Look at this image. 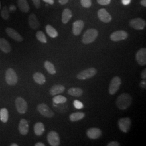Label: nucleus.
<instances>
[{
  "instance_id": "obj_1",
  "label": "nucleus",
  "mask_w": 146,
  "mask_h": 146,
  "mask_svg": "<svg viewBox=\"0 0 146 146\" xmlns=\"http://www.w3.org/2000/svg\"><path fill=\"white\" fill-rule=\"evenodd\" d=\"M132 103V98L128 93H123L120 95L116 99V104L120 110H127L130 107Z\"/></svg>"
},
{
  "instance_id": "obj_2",
  "label": "nucleus",
  "mask_w": 146,
  "mask_h": 146,
  "mask_svg": "<svg viewBox=\"0 0 146 146\" xmlns=\"http://www.w3.org/2000/svg\"><path fill=\"white\" fill-rule=\"evenodd\" d=\"M98 31L95 29H89L84 33L82 41L84 44H88L94 42L98 36Z\"/></svg>"
},
{
  "instance_id": "obj_3",
  "label": "nucleus",
  "mask_w": 146,
  "mask_h": 146,
  "mask_svg": "<svg viewBox=\"0 0 146 146\" xmlns=\"http://www.w3.org/2000/svg\"><path fill=\"white\" fill-rule=\"evenodd\" d=\"M5 78L6 82L10 86L15 85L18 81V77L16 73L12 68H9L7 70Z\"/></svg>"
},
{
  "instance_id": "obj_4",
  "label": "nucleus",
  "mask_w": 146,
  "mask_h": 146,
  "mask_svg": "<svg viewBox=\"0 0 146 146\" xmlns=\"http://www.w3.org/2000/svg\"><path fill=\"white\" fill-rule=\"evenodd\" d=\"M96 74L97 70L95 68H89L84 69L78 73L76 76V78L81 80H84L93 78Z\"/></svg>"
},
{
  "instance_id": "obj_5",
  "label": "nucleus",
  "mask_w": 146,
  "mask_h": 146,
  "mask_svg": "<svg viewBox=\"0 0 146 146\" xmlns=\"http://www.w3.org/2000/svg\"><path fill=\"white\" fill-rule=\"evenodd\" d=\"M17 111L21 114H25L28 110V104L26 101L21 97H17L15 101Z\"/></svg>"
},
{
  "instance_id": "obj_6",
  "label": "nucleus",
  "mask_w": 146,
  "mask_h": 146,
  "mask_svg": "<svg viewBox=\"0 0 146 146\" xmlns=\"http://www.w3.org/2000/svg\"><path fill=\"white\" fill-rule=\"evenodd\" d=\"M37 110L41 115L47 118H52L55 115L54 113L48 106L43 103L38 104L37 107Z\"/></svg>"
},
{
  "instance_id": "obj_7",
  "label": "nucleus",
  "mask_w": 146,
  "mask_h": 146,
  "mask_svg": "<svg viewBox=\"0 0 146 146\" xmlns=\"http://www.w3.org/2000/svg\"><path fill=\"white\" fill-rule=\"evenodd\" d=\"M122 84V80L119 76H115L110 81L109 93L110 95H114L117 93L120 88V86Z\"/></svg>"
},
{
  "instance_id": "obj_8",
  "label": "nucleus",
  "mask_w": 146,
  "mask_h": 146,
  "mask_svg": "<svg viewBox=\"0 0 146 146\" xmlns=\"http://www.w3.org/2000/svg\"><path fill=\"white\" fill-rule=\"evenodd\" d=\"M131 121L129 117L121 118L118 121V125L120 131L123 133H128L131 129Z\"/></svg>"
},
{
  "instance_id": "obj_9",
  "label": "nucleus",
  "mask_w": 146,
  "mask_h": 146,
  "mask_svg": "<svg viewBox=\"0 0 146 146\" xmlns=\"http://www.w3.org/2000/svg\"><path fill=\"white\" fill-rule=\"evenodd\" d=\"M47 140L50 146H58L60 145V136L55 131H51L48 133L47 135Z\"/></svg>"
},
{
  "instance_id": "obj_10",
  "label": "nucleus",
  "mask_w": 146,
  "mask_h": 146,
  "mask_svg": "<svg viewBox=\"0 0 146 146\" xmlns=\"http://www.w3.org/2000/svg\"><path fill=\"white\" fill-rule=\"evenodd\" d=\"M128 37V33L125 31H117L110 35V39L114 42L125 40Z\"/></svg>"
},
{
  "instance_id": "obj_11",
  "label": "nucleus",
  "mask_w": 146,
  "mask_h": 146,
  "mask_svg": "<svg viewBox=\"0 0 146 146\" xmlns=\"http://www.w3.org/2000/svg\"><path fill=\"white\" fill-rule=\"evenodd\" d=\"M129 26L136 30H143L146 27V22L142 19L138 17L131 20Z\"/></svg>"
},
{
  "instance_id": "obj_12",
  "label": "nucleus",
  "mask_w": 146,
  "mask_h": 146,
  "mask_svg": "<svg viewBox=\"0 0 146 146\" xmlns=\"http://www.w3.org/2000/svg\"><path fill=\"white\" fill-rule=\"evenodd\" d=\"M136 60L138 64L142 66L146 64V49L141 48L137 51L136 54Z\"/></svg>"
},
{
  "instance_id": "obj_13",
  "label": "nucleus",
  "mask_w": 146,
  "mask_h": 146,
  "mask_svg": "<svg viewBox=\"0 0 146 146\" xmlns=\"http://www.w3.org/2000/svg\"><path fill=\"white\" fill-rule=\"evenodd\" d=\"M98 16L100 20L104 23H109L112 19L110 13L104 8L99 10L98 12Z\"/></svg>"
},
{
  "instance_id": "obj_14",
  "label": "nucleus",
  "mask_w": 146,
  "mask_h": 146,
  "mask_svg": "<svg viewBox=\"0 0 146 146\" xmlns=\"http://www.w3.org/2000/svg\"><path fill=\"white\" fill-rule=\"evenodd\" d=\"M102 135V131L98 128H91L87 131V136L90 139L96 140Z\"/></svg>"
},
{
  "instance_id": "obj_15",
  "label": "nucleus",
  "mask_w": 146,
  "mask_h": 146,
  "mask_svg": "<svg viewBox=\"0 0 146 146\" xmlns=\"http://www.w3.org/2000/svg\"><path fill=\"white\" fill-rule=\"evenodd\" d=\"M5 32L7 34V35L12 39L18 42L23 41V37L17 31H16L13 28H7L5 29Z\"/></svg>"
},
{
  "instance_id": "obj_16",
  "label": "nucleus",
  "mask_w": 146,
  "mask_h": 146,
  "mask_svg": "<svg viewBox=\"0 0 146 146\" xmlns=\"http://www.w3.org/2000/svg\"><path fill=\"white\" fill-rule=\"evenodd\" d=\"M84 21L82 20H77L73 23V33L74 35H79L84 27Z\"/></svg>"
},
{
  "instance_id": "obj_17",
  "label": "nucleus",
  "mask_w": 146,
  "mask_h": 146,
  "mask_svg": "<svg viewBox=\"0 0 146 146\" xmlns=\"http://www.w3.org/2000/svg\"><path fill=\"white\" fill-rule=\"evenodd\" d=\"M19 130L22 135H26L29 131L28 122L26 119H22L19 125Z\"/></svg>"
},
{
  "instance_id": "obj_18",
  "label": "nucleus",
  "mask_w": 146,
  "mask_h": 146,
  "mask_svg": "<svg viewBox=\"0 0 146 146\" xmlns=\"http://www.w3.org/2000/svg\"><path fill=\"white\" fill-rule=\"evenodd\" d=\"M28 23L29 26L33 29H37L40 26V22L37 18L36 16L34 14H31L29 16Z\"/></svg>"
},
{
  "instance_id": "obj_19",
  "label": "nucleus",
  "mask_w": 146,
  "mask_h": 146,
  "mask_svg": "<svg viewBox=\"0 0 146 146\" xmlns=\"http://www.w3.org/2000/svg\"><path fill=\"white\" fill-rule=\"evenodd\" d=\"M0 50L5 53H9L11 50L9 43L3 38H0Z\"/></svg>"
},
{
  "instance_id": "obj_20",
  "label": "nucleus",
  "mask_w": 146,
  "mask_h": 146,
  "mask_svg": "<svg viewBox=\"0 0 146 146\" xmlns=\"http://www.w3.org/2000/svg\"><path fill=\"white\" fill-rule=\"evenodd\" d=\"M65 90V87L62 84H55L49 90V93L52 96L62 93Z\"/></svg>"
},
{
  "instance_id": "obj_21",
  "label": "nucleus",
  "mask_w": 146,
  "mask_h": 146,
  "mask_svg": "<svg viewBox=\"0 0 146 146\" xmlns=\"http://www.w3.org/2000/svg\"><path fill=\"white\" fill-rule=\"evenodd\" d=\"M33 79L36 84H39L40 85L44 84L46 81L44 75L40 72H36L34 74Z\"/></svg>"
},
{
  "instance_id": "obj_22",
  "label": "nucleus",
  "mask_w": 146,
  "mask_h": 146,
  "mask_svg": "<svg viewBox=\"0 0 146 146\" xmlns=\"http://www.w3.org/2000/svg\"><path fill=\"white\" fill-rule=\"evenodd\" d=\"M44 131V125L42 122H37L34 126V131L36 135H42Z\"/></svg>"
},
{
  "instance_id": "obj_23",
  "label": "nucleus",
  "mask_w": 146,
  "mask_h": 146,
  "mask_svg": "<svg viewBox=\"0 0 146 146\" xmlns=\"http://www.w3.org/2000/svg\"><path fill=\"white\" fill-rule=\"evenodd\" d=\"M17 5L22 12L28 13L29 11V5L27 0H18Z\"/></svg>"
},
{
  "instance_id": "obj_24",
  "label": "nucleus",
  "mask_w": 146,
  "mask_h": 146,
  "mask_svg": "<svg viewBox=\"0 0 146 146\" xmlns=\"http://www.w3.org/2000/svg\"><path fill=\"white\" fill-rule=\"evenodd\" d=\"M68 94L74 97H80L83 94V90L78 87H72L68 89Z\"/></svg>"
},
{
  "instance_id": "obj_25",
  "label": "nucleus",
  "mask_w": 146,
  "mask_h": 146,
  "mask_svg": "<svg viewBox=\"0 0 146 146\" xmlns=\"http://www.w3.org/2000/svg\"><path fill=\"white\" fill-rule=\"evenodd\" d=\"M85 117V114L83 112H75L69 116V120L72 122H76L82 120Z\"/></svg>"
},
{
  "instance_id": "obj_26",
  "label": "nucleus",
  "mask_w": 146,
  "mask_h": 146,
  "mask_svg": "<svg viewBox=\"0 0 146 146\" xmlns=\"http://www.w3.org/2000/svg\"><path fill=\"white\" fill-rule=\"evenodd\" d=\"M72 17V11L69 9L66 8L65 9L62 13V22L63 23L66 24L69 21Z\"/></svg>"
},
{
  "instance_id": "obj_27",
  "label": "nucleus",
  "mask_w": 146,
  "mask_h": 146,
  "mask_svg": "<svg viewBox=\"0 0 146 146\" xmlns=\"http://www.w3.org/2000/svg\"><path fill=\"white\" fill-rule=\"evenodd\" d=\"M44 68H46V69L47 70V72L50 74L54 75L56 73V68L55 67L54 65L53 64V63L51 62L48 61H45L44 63Z\"/></svg>"
},
{
  "instance_id": "obj_28",
  "label": "nucleus",
  "mask_w": 146,
  "mask_h": 146,
  "mask_svg": "<svg viewBox=\"0 0 146 146\" xmlns=\"http://www.w3.org/2000/svg\"><path fill=\"white\" fill-rule=\"evenodd\" d=\"M46 31L47 34L52 38H56L58 36V32L57 31L50 25H47L46 27Z\"/></svg>"
},
{
  "instance_id": "obj_29",
  "label": "nucleus",
  "mask_w": 146,
  "mask_h": 146,
  "mask_svg": "<svg viewBox=\"0 0 146 146\" xmlns=\"http://www.w3.org/2000/svg\"><path fill=\"white\" fill-rule=\"evenodd\" d=\"M9 118L8 111L5 108L0 110V120L3 123L7 122Z\"/></svg>"
},
{
  "instance_id": "obj_30",
  "label": "nucleus",
  "mask_w": 146,
  "mask_h": 146,
  "mask_svg": "<svg viewBox=\"0 0 146 146\" xmlns=\"http://www.w3.org/2000/svg\"><path fill=\"white\" fill-rule=\"evenodd\" d=\"M67 101V99L62 95H57L54 96L52 99V101L54 104H64L66 103Z\"/></svg>"
},
{
  "instance_id": "obj_31",
  "label": "nucleus",
  "mask_w": 146,
  "mask_h": 146,
  "mask_svg": "<svg viewBox=\"0 0 146 146\" xmlns=\"http://www.w3.org/2000/svg\"><path fill=\"white\" fill-rule=\"evenodd\" d=\"M36 37L37 39L43 43H46L47 42V37L44 33L42 31H38L36 33Z\"/></svg>"
},
{
  "instance_id": "obj_32",
  "label": "nucleus",
  "mask_w": 146,
  "mask_h": 146,
  "mask_svg": "<svg viewBox=\"0 0 146 146\" xmlns=\"http://www.w3.org/2000/svg\"><path fill=\"white\" fill-rule=\"evenodd\" d=\"M1 15L2 16V17L5 20H8V19L9 18V11H8V9L7 6L3 7L2 10L1 12Z\"/></svg>"
},
{
  "instance_id": "obj_33",
  "label": "nucleus",
  "mask_w": 146,
  "mask_h": 146,
  "mask_svg": "<svg viewBox=\"0 0 146 146\" xmlns=\"http://www.w3.org/2000/svg\"><path fill=\"white\" fill-rule=\"evenodd\" d=\"M74 106L75 108L78 109V110H81L84 107V104H83L79 101L78 100H74Z\"/></svg>"
},
{
  "instance_id": "obj_34",
  "label": "nucleus",
  "mask_w": 146,
  "mask_h": 146,
  "mask_svg": "<svg viewBox=\"0 0 146 146\" xmlns=\"http://www.w3.org/2000/svg\"><path fill=\"white\" fill-rule=\"evenodd\" d=\"M81 3L84 8H89L92 5L91 0H81Z\"/></svg>"
},
{
  "instance_id": "obj_35",
  "label": "nucleus",
  "mask_w": 146,
  "mask_h": 146,
  "mask_svg": "<svg viewBox=\"0 0 146 146\" xmlns=\"http://www.w3.org/2000/svg\"><path fill=\"white\" fill-rule=\"evenodd\" d=\"M97 2L100 5H110L111 0H97Z\"/></svg>"
},
{
  "instance_id": "obj_36",
  "label": "nucleus",
  "mask_w": 146,
  "mask_h": 146,
  "mask_svg": "<svg viewBox=\"0 0 146 146\" xmlns=\"http://www.w3.org/2000/svg\"><path fill=\"white\" fill-rule=\"evenodd\" d=\"M34 5H35V7L38 9L40 6H41V2H40V0H32Z\"/></svg>"
},
{
  "instance_id": "obj_37",
  "label": "nucleus",
  "mask_w": 146,
  "mask_h": 146,
  "mask_svg": "<svg viewBox=\"0 0 146 146\" xmlns=\"http://www.w3.org/2000/svg\"><path fill=\"white\" fill-rule=\"evenodd\" d=\"M107 146H120V143L116 141H111L107 145Z\"/></svg>"
},
{
  "instance_id": "obj_38",
  "label": "nucleus",
  "mask_w": 146,
  "mask_h": 146,
  "mask_svg": "<svg viewBox=\"0 0 146 146\" xmlns=\"http://www.w3.org/2000/svg\"><path fill=\"white\" fill-rule=\"evenodd\" d=\"M146 79H143V80H142L140 84V86L143 88H146Z\"/></svg>"
},
{
  "instance_id": "obj_39",
  "label": "nucleus",
  "mask_w": 146,
  "mask_h": 146,
  "mask_svg": "<svg viewBox=\"0 0 146 146\" xmlns=\"http://www.w3.org/2000/svg\"><path fill=\"white\" fill-rule=\"evenodd\" d=\"M131 2V0H122V3L123 5H128L130 4Z\"/></svg>"
},
{
  "instance_id": "obj_40",
  "label": "nucleus",
  "mask_w": 146,
  "mask_h": 146,
  "mask_svg": "<svg viewBox=\"0 0 146 146\" xmlns=\"http://www.w3.org/2000/svg\"><path fill=\"white\" fill-rule=\"evenodd\" d=\"M141 78L142 79H146V69H145L141 73Z\"/></svg>"
},
{
  "instance_id": "obj_41",
  "label": "nucleus",
  "mask_w": 146,
  "mask_h": 146,
  "mask_svg": "<svg viewBox=\"0 0 146 146\" xmlns=\"http://www.w3.org/2000/svg\"><path fill=\"white\" fill-rule=\"evenodd\" d=\"M68 1L69 0H58L59 1V3L61 4V5H66V3H67L68 2Z\"/></svg>"
},
{
  "instance_id": "obj_42",
  "label": "nucleus",
  "mask_w": 146,
  "mask_h": 146,
  "mask_svg": "<svg viewBox=\"0 0 146 146\" xmlns=\"http://www.w3.org/2000/svg\"><path fill=\"white\" fill-rule=\"evenodd\" d=\"M44 2H46L47 3L52 5L54 3V0H43Z\"/></svg>"
},
{
  "instance_id": "obj_43",
  "label": "nucleus",
  "mask_w": 146,
  "mask_h": 146,
  "mask_svg": "<svg viewBox=\"0 0 146 146\" xmlns=\"http://www.w3.org/2000/svg\"><path fill=\"white\" fill-rule=\"evenodd\" d=\"M9 10L11 11H13L16 10V7L14 5H11L9 7Z\"/></svg>"
},
{
  "instance_id": "obj_44",
  "label": "nucleus",
  "mask_w": 146,
  "mask_h": 146,
  "mask_svg": "<svg viewBox=\"0 0 146 146\" xmlns=\"http://www.w3.org/2000/svg\"><path fill=\"white\" fill-rule=\"evenodd\" d=\"M35 146H45V145L42 142H37L36 144H35Z\"/></svg>"
},
{
  "instance_id": "obj_45",
  "label": "nucleus",
  "mask_w": 146,
  "mask_h": 146,
  "mask_svg": "<svg viewBox=\"0 0 146 146\" xmlns=\"http://www.w3.org/2000/svg\"><path fill=\"white\" fill-rule=\"evenodd\" d=\"M141 5L145 7H146V0H142L141 1Z\"/></svg>"
},
{
  "instance_id": "obj_46",
  "label": "nucleus",
  "mask_w": 146,
  "mask_h": 146,
  "mask_svg": "<svg viewBox=\"0 0 146 146\" xmlns=\"http://www.w3.org/2000/svg\"><path fill=\"white\" fill-rule=\"evenodd\" d=\"M11 146H18L19 145H17V144H16V143H12V144H11Z\"/></svg>"
},
{
  "instance_id": "obj_47",
  "label": "nucleus",
  "mask_w": 146,
  "mask_h": 146,
  "mask_svg": "<svg viewBox=\"0 0 146 146\" xmlns=\"http://www.w3.org/2000/svg\"><path fill=\"white\" fill-rule=\"evenodd\" d=\"M1 1H0V9H1Z\"/></svg>"
}]
</instances>
